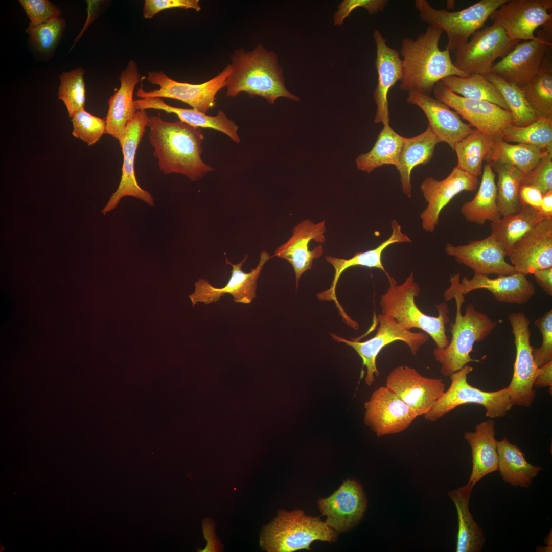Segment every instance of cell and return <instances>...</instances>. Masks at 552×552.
I'll use <instances>...</instances> for the list:
<instances>
[{"mask_svg":"<svg viewBox=\"0 0 552 552\" xmlns=\"http://www.w3.org/2000/svg\"><path fill=\"white\" fill-rule=\"evenodd\" d=\"M148 139L165 174L172 173L198 180L213 169L201 159L204 137L199 127L181 121L170 122L159 116L149 118Z\"/></svg>","mask_w":552,"mask_h":552,"instance_id":"cell-1","label":"cell"},{"mask_svg":"<svg viewBox=\"0 0 552 552\" xmlns=\"http://www.w3.org/2000/svg\"><path fill=\"white\" fill-rule=\"evenodd\" d=\"M443 32L441 28L429 26L416 40L402 39L400 52L403 57L400 89L430 95L435 85L445 77L469 76L456 67L448 50L439 48Z\"/></svg>","mask_w":552,"mask_h":552,"instance_id":"cell-2","label":"cell"},{"mask_svg":"<svg viewBox=\"0 0 552 552\" xmlns=\"http://www.w3.org/2000/svg\"><path fill=\"white\" fill-rule=\"evenodd\" d=\"M230 57L232 72L226 80V96L234 97L245 92L251 97H263L270 104L282 97L300 101L287 89L283 68L274 52L259 44L249 51L236 50Z\"/></svg>","mask_w":552,"mask_h":552,"instance_id":"cell-3","label":"cell"},{"mask_svg":"<svg viewBox=\"0 0 552 552\" xmlns=\"http://www.w3.org/2000/svg\"><path fill=\"white\" fill-rule=\"evenodd\" d=\"M444 297L446 301L455 300L456 316L455 321L450 324L451 341L444 348H435L433 354L435 360L441 365V374L449 377L470 362H480L470 356L473 345L487 337L497 323L477 310L472 304L466 307L463 315L461 308L465 296L450 286L445 290Z\"/></svg>","mask_w":552,"mask_h":552,"instance_id":"cell-4","label":"cell"},{"mask_svg":"<svg viewBox=\"0 0 552 552\" xmlns=\"http://www.w3.org/2000/svg\"><path fill=\"white\" fill-rule=\"evenodd\" d=\"M387 277L389 285L380 297L381 314L393 318L407 330H422L431 337L436 348L447 347L450 341L445 328L449 321L447 303L443 302L436 305L437 316L425 314L416 304L415 298L419 295L421 289L413 272L401 284H398L389 274Z\"/></svg>","mask_w":552,"mask_h":552,"instance_id":"cell-5","label":"cell"},{"mask_svg":"<svg viewBox=\"0 0 552 552\" xmlns=\"http://www.w3.org/2000/svg\"><path fill=\"white\" fill-rule=\"evenodd\" d=\"M335 530L318 517L308 516L303 511L280 510L277 516L263 529L260 545L269 552L310 550L315 540L335 542Z\"/></svg>","mask_w":552,"mask_h":552,"instance_id":"cell-6","label":"cell"},{"mask_svg":"<svg viewBox=\"0 0 552 552\" xmlns=\"http://www.w3.org/2000/svg\"><path fill=\"white\" fill-rule=\"evenodd\" d=\"M509 0H480L461 10L437 9L427 0H416L415 7L424 22L441 28L447 36L446 49L454 52L481 29L491 14Z\"/></svg>","mask_w":552,"mask_h":552,"instance_id":"cell-7","label":"cell"},{"mask_svg":"<svg viewBox=\"0 0 552 552\" xmlns=\"http://www.w3.org/2000/svg\"><path fill=\"white\" fill-rule=\"evenodd\" d=\"M472 371L473 367L467 364L449 376L451 382L449 388L424 415L426 420L436 421L457 407L469 403L482 406L486 416L491 418L507 414L513 406L507 387L494 392L473 387L467 381V376Z\"/></svg>","mask_w":552,"mask_h":552,"instance_id":"cell-8","label":"cell"},{"mask_svg":"<svg viewBox=\"0 0 552 552\" xmlns=\"http://www.w3.org/2000/svg\"><path fill=\"white\" fill-rule=\"evenodd\" d=\"M520 40L510 39L500 26L492 24L476 31L455 52L454 65L469 76L490 72L494 61L503 58Z\"/></svg>","mask_w":552,"mask_h":552,"instance_id":"cell-9","label":"cell"},{"mask_svg":"<svg viewBox=\"0 0 552 552\" xmlns=\"http://www.w3.org/2000/svg\"><path fill=\"white\" fill-rule=\"evenodd\" d=\"M377 320L379 326L376 334L363 342L354 339L350 340L336 334H331L334 340L351 347L361 357L363 366L366 369L365 381L368 386H371L374 382L375 376H379L376 358L384 347L396 341H403L408 347L411 353L416 356L421 347L429 339L426 333L414 332L407 330L389 316L379 314Z\"/></svg>","mask_w":552,"mask_h":552,"instance_id":"cell-10","label":"cell"},{"mask_svg":"<svg viewBox=\"0 0 552 552\" xmlns=\"http://www.w3.org/2000/svg\"><path fill=\"white\" fill-rule=\"evenodd\" d=\"M232 72L231 64L205 82L194 84L177 82L169 78L163 71H149L147 80L158 85V89L147 91L142 88L136 92L141 98H169L181 101L201 112L206 114L216 104L217 93L226 87V80Z\"/></svg>","mask_w":552,"mask_h":552,"instance_id":"cell-11","label":"cell"},{"mask_svg":"<svg viewBox=\"0 0 552 552\" xmlns=\"http://www.w3.org/2000/svg\"><path fill=\"white\" fill-rule=\"evenodd\" d=\"M514 336L516 357L512 380L507 387L513 405L529 407L536 396L534 382L539 367L532 354L530 342V321L521 312L508 316Z\"/></svg>","mask_w":552,"mask_h":552,"instance_id":"cell-12","label":"cell"},{"mask_svg":"<svg viewBox=\"0 0 552 552\" xmlns=\"http://www.w3.org/2000/svg\"><path fill=\"white\" fill-rule=\"evenodd\" d=\"M552 0H509L490 16L493 24L501 27L511 40L536 38L540 26L551 28Z\"/></svg>","mask_w":552,"mask_h":552,"instance_id":"cell-13","label":"cell"},{"mask_svg":"<svg viewBox=\"0 0 552 552\" xmlns=\"http://www.w3.org/2000/svg\"><path fill=\"white\" fill-rule=\"evenodd\" d=\"M435 99L453 108L470 125L494 138L501 137L504 129L513 124L509 111L484 100L467 98L448 89L440 81L433 89Z\"/></svg>","mask_w":552,"mask_h":552,"instance_id":"cell-14","label":"cell"},{"mask_svg":"<svg viewBox=\"0 0 552 552\" xmlns=\"http://www.w3.org/2000/svg\"><path fill=\"white\" fill-rule=\"evenodd\" d=\"M551 29L539 30L536 38L518 43L512 51L494 64L490 73L519 87L540 72L551 47Z\"/></svg>","mask_w":552,"mask_h":552,"instance_id":"cell-15","label":"cell"},{"mask_svg":"<svg viewBox=\"0 0 552 552\" xmlns=\"http://www.w3.org/2000/svg\"><path fill=\"white\" fill-rule=\"evenodd\" d=\"M149 118L146 110H137L127 124L123 139L119 142L124 158L121 180L117 190L101 211L104 215L114 209L121 199L127 196L135 197L149 205H154L151 193L139 185L134 166L135 154L148 126Z\"/></svg>","mask_w":552,"mask_h":552,"instance_id":"cell-16","label":"cell"},{"mask_svg":"<svg viewBox=\"0 0 552 552\" xmlns=\"http://www.w3.org/2000/svg\"><path fill=\"white\" fill-rule=\"evenodd\" d=\"M397 394L416 414L424 415L444 393L441 379L421 375L416 369L400 365L386 378V385Z\"/></svg>","mask_w":552,"mask_h":552,"instance_id":"cell-17","label":"cell"},{"mask_svg":"<svg viewBox=\"0 0 552 552\" xmlns=\"http://www.w3.org/2000/svg\"><path fill=\"white\" fill-rule=\"evenodd\" d=\"M364 423L378 437L400 433L418 417L394 392L386 386L372 393L364 403Z\"/></svg>","mask_w":552,"mask_h":552,"instance_id":"cell-18","label":"cell"},{"mask_svg":"<svg viewBox=\"0 0 552 552\" xmlns=\"http://www.w3.org/2000/svg\"><path fill=\"white\" fill-rule=\"evenodd\" d=\"M478 183L477 177L456 167L442 180L431 177L424 179L420 189L427 205L420 214L422 228L434 232L441 211L453 198L463 191H474Z\"/></svg>","mask_w":552,"mask_h":552,"instance_id":"cell-19","label":"cell"},{"mask_svg":"<svg viewBox=\"0 0 552 552\" xmlns=\"http://www.w3.org/2000/svg\"><path fill=\"white\" fill-rule=\"evenodd\" d=\"M272 257L273 256H270L267 252H262L258 266L248 273L242 270V265L248 258L247 255L237 264H232L226 258V263L232 267L231 275L226 284L223 287H215L206 280L199 279L195 283L194 292L189 296L193 306L198 302L206 304L217 302L226 293L233 296L235 303H250L256 297L257 281L262 269Z\"/></svg>","mask_w":552,"mask_h":552,"instance_id":"cell-20","label":"cell"},{"mask_svg":"<svg viewBox=\"0 0 552 552\" xmlns=\"http://www.w3.org/2000/svg\"><path fill=\"white\" fill-rule=\"evenodd\" d=\"M450 286L465 296L472 291L485 289L491 292L495 298L502 303L522 304L535 294V287L526 275L516 272L500 275L495 278L474 274L472 279L465 277L460 281V274L451 276Z\"/></svg>","mask_w":552,"mask_h":552,"instance_id":"cell-21","label":"cell"},{"mask_svg":"<svg viewBox=\"0 0 552 552\" xmlns=\"http://www.w3.org/2000/svg\"><path fill=\"white\" fill-rule=\"evenodd\" d=\"M446 253L459 263L471 268L474 274L510 275L517 272L505 260L506 253L492 236L467 244L454 246L448 243Z\"/></svg>","mask_w":552,"mask_h":552,"instance_id":"cell-22","label":"cell"},{"mask_svg":"<svg viewBox=\"0 0 552 552\" xmlns=\"http://www.w3.org/2000/svg\"><path fill=\"white\" fill-rule=\"evenodd\" d=\"M326 522L336 532H343L356 525L366 508V499L362 486L348 479L331 496L318 501Z\"/></svg>","mask_w":552,"mask_h":552,"instance_id":"cell-23","label":"cell"},{"mask_svg":"<svg viewBox=\"0 0 552 552\" xmlns=\"http://www.w3.org/2000/svg\"><path fill=\"white\" fill-rule=\"evenodd\" d=\"M518 273L525 275L552 267V218H545L514 246L508 256Z\"/></svg>","mask_w":552,"mask_h":552,"instance_id":"cell-24","label":"cell"},{"mask_svg":"<svg viewBox=\"0 0 552 552\" xmlns=\"http://www.w3.org/2000/svg\"><path fill=\"white\" fill-rule=\"evenodd\" d=\"M325 221L314 223L306 219L295 225L292 236L275 250L273 256L286 260L292 266L296 278V288L298 286L302 275L312 267L314 259L320 258L323 254V248L319 245L312 250L308 245L313 240L323 243L326 238Z\"/></svg>","mask_w":552,"mask_h":552,"instance_id":"cell-25","label":"cell"},{"mask_svg":"<svg viewBox=\"0 0 552 552\" xmlns=\"http://www.w3.org/2000/svg\"><path fill=\"white\" fill-rule=\"evenodd\" d=\"M406 101L422 109L427 118L428 127L439 142L448 144L452 150L456 143L473 130L470 125L464 123L456 112L430 95L409 92Z\"/></svg>","mask_w":552,"mask_h":552,"instance_id":"cell-26","label":"cell"},{"mask_svg":"<svg viewBox=\"0 0 552 552\" xmlns=\"http://www.w3.org/2000/svg\"><path fill=\"white\" fill-rule=\"evenodd\" d=\"M373 37L376 47L375 66L378 74L377 84L373 94L377 106L374 122L384 125L390 121L388 93L402 80L403 66L400 52L387 44L386 39L379 31L375 30Z\"/></svg>","mask_w":552,"mask_h":552,"instance_id":"cell-27","label":"cell"},{"mask_svg":"<svg viewBox=\"0 0 552 552\" xmlns=\"http://www.w3.org/2000/svg\"><path fill=\"white\" fill-rule=\"evenodd\" d=\"M137 64L130 60L119 78L120 86L108 100V110L105 118L106 133L121 142L128 123L133 118L135 109L133 94L140 80Z\"/></svg>","mask_w":552,"mask_h":552,"instance_id":"cell-28","label":"cell"},{"mask_svg":"<svg viewBox=\"0 0 552 552\" xmlns=\"http://www.w3.org/2000/svg\"><path fill=\"white\" fill-rule=\"evenodd\" d=\"M390 226L392 230L391 235L374 249L356 252L353 257L348 259L329 256L326 257L327 261L334 267L335 274L330 288L317 294V296L319 300H334L338 309H342L337 300L336 287L342 273L350 267L359 266L375 268L382 270L386 276L389 274L382 262V255L384 249L393 244L412 242L409 237L403 232L397 220H393Z\"/></svg>","mask_w":552,"mask_h":552,"instance_id":"cell-29","label":"cell"},{"mask_svg":"<svg viewBox=\"0 0 552 552\" xmlns=\"http://www.w3.org/2000/svg\"><path fill=\"white\" fill-rule=\"evenodd\" d=\"M494 425V421L489 419L477 425L475 432H466L464 435L471 449L472 469L468 482L473 486L498 470Z\"/></svg>","mask_w":552,"mask_h":552,"instance_id":"cell-30","label":"cell"},{"mask_svg":"<svg viewBox=\"0 0 552 552\" xmlns=\"http://www.w3.org/2000/svg\"><path fill=\"white\" fill-rule=\"evenodd\" d=\"M137 110L154 109L175 114L180 121L196 127L209 128L225 133L237 143L241 142L238 134V126L229 120L225 113L219 110L215 116H208L195 109L173 107L166 104L160 98H141L134 100Z\"/></svg>","mask_w":552,"mask_h":552,"instance_id":"cell-31","label":"cell"},{"mask_svg":"<svg viewBox=\"0 0 552 552\" xmlns=\"http://www.w3.org/2000/svg\"><path fill=\"white\" fill-rule=\"evenodd\" d=\"M438 143L439 140L428 127L418 135L403 137L396 168L399 172L402 191L408 198H411L412 194L411 173L413 168L430 160Z\"/></svg>","mask_w":552,"mask_h":552,"instance_id":"cell-32","label":"cell"},{"mask_svg":"<svg viewBox=\"0 0 552 552\" xmlns=\"http://www.w3.org/2000/svg\"><path fill=\"white\" fill-rule=\"evenodd\" d=\"M474 486L468 482L448 493L455 505L458 517L456 552H479L485 543L483 531L474 520L469 510V500Z\"/></svg>","mask_w":552,"mask_h":552,"instance_id":"cell-33","label":"cell"},{"mask_svg":"<svg viewBox=\"0 0 552 552\" xmlns=\"http://www.w3.org/2000/svg\"><path fill=\"white\" fill-rule=\"evenodd\" d=\"M496 199L495 175L491 163H488L484 166L477 193L471 200L463 203L461 213L467 221L478 225H483L487 221H496L502 217Z\"/></svg>","mask_w":552,"mask_h":552,"instance_id":"cell-34","label":"cell"},{"mask_svg":"<svg viewBox=\"0 0 552 552\" xmlns=\"http://www.w3.org/2000/svg\"><path fill=\"white\" fill-rule=\"evenodd\" d=\"M498 467L505 483L527 488L542 468L531 464L516 444L505 437L497 441Z\"/></svg>","mask_w":552,"mask_h":552,"instance_id":"cell-35","label":"cell"},{"mask_svg":"<svg viewBox=\"0 0 552 552\" xmlns=\"http://www.w3.org/2000/svg\"><path fill=\"white\" fill-rule=\"evenodd\" d=\"M545 218L540 210L522 205L519 212L491 222L490 235L501 245L508 256L515 244Z\"/></svg>","mask_w":552,"mask_h":552,"instance_id":"cell-36","label":"cell"},{"mask_svg":"<svg viewBox=\"0 0 552 552\" xmlns=\"http://www.w3.org/2000/svg\"><path fill=\"white\" fill-rule=\"evenodd\" d=\"M403 137L395 132L389 124L383 125L371 150L360 154L355 159L358 168L370 173L385 164H398Z\"/></svg>","mask_w":552,"mask_h":552,"instance_id":"cell-37","label":"cell"},{"mask_svg":"<svg viewBox=\"0 0 552 552\" xmlns=\"http://www.w3.org/2000/svg\"><path fill=\"white\" fill-rule=\"evenodd\" d=\"M547 152L531 145L511 144L499 137L495 139L485 160L488 163L511 165L525 176L532 171Z\"/></svg>","mask_w":552,"mask_h":552,"instance_id":"cell-38","label":"cell"},{"mask_svg":"<svg viewBox=\"0 0 552 552\" xmlns=\"http://www.w3.org/2000/svg\"><path fill=\"white\" fill-rule=\"evenodd\" d=\"M495 140L477 129H473L455 145L454 150L457 157L456 167L476 177L480 176L482 162L492 149Z\"/></svg>","mask_w":552,"mask_h":552,"instance_id":"cell-39","label":"cell"},{"mask_svg":"<svg viewBox=\"0 0 552 552\" xmlns=\"http://www.w3.org/2000/svg\"><path fill=\"white\" fill-rule=\"evenodd\" d=\"M440 82L450 90L462 97L488 101L510 111L499 91L483 75L474 74L465 78L450 76Z\"/></svg>","mask_w":552,"mask_h":552,"instance_id":"cell-40","label":"cell"},{"mask_svg":"<svg viewBox=\"0 0 552 552\" xmlns=\"http://www.w3.org/2000/svg\"><path fill=\"white\" fill-rule=\"evenodd\" d=\"M490 163L498 175L496 202L500 215L503 217L519 212L522 206L519 188L523 174L511 165Z\"/></svg>","mask_w":552,"mask_h":552,"instance_id":"cell-41","label":"cell"},{"mask_svg":"<svg viewBox=\"0 0 552 552\" xmlns=\"http://www.w3.org/2000/svg\"><path fill=\"white\" fill-rule=\"evenodd\" d=\"M520 88L538 118H552V66L549 60L545 59L539 73Z\"/></svg>","mask_w":552,"mask_h":552,"instance_id":"cell-42","label":"cell"},{"mask_svg":"<svg viewBox=\"0 0 552 552\" xmlns=\"http://www.w3.org/2000/svg\"><path fill=\"white\" fill-rule=\"evenodd\" d=\"M501 139L508 143L531 145L552 152V118H539L525 126L510 125L504 129Z\"/></svg>","mask_w":552,"mask_h":552,"instance_id":"cell-43","label":"cell"},{"mask_svg":"<svg viewBox=\"0 0 552 552\" xmlns=\"http://www.w3.org/2000/svg\"><path fill=\"white\" fill-rule=\"evenodd\" d=\"M483 75L496 86L503 97L513 117V125L525 126L539 118L520 87L505 81L494 74L489 72Z\"/></svg>","mask_w":552,"mask_h":552,"instance_id":"cell-44","label":"cell"},{"mask_svg":"<svg viewBox=\"0 0 552 552\" xmlns=\"http://www.w3.org/2000/svg\"><path fill=\"white\" fill-rule=\"evenodd\" d=\"M82 68L63 72L60 75L58 98L65 104L70 118L76 112L84 109L85 87Z\"/></svg>","mask_w":552,"mask_h":552,"instance_id":"cell-45","label":"cell"},{"mask_svg":"<svg viewBox=\"0 0 552 552\" xmlns=\"http://www.w3.org/2000/svg\"><path fill=\"white\" fill-rule=\"evenodd\" d=\"M64 27V20L58 17L36 26L29 25L26 31L35 47L41 52L47 53L55 47Z\"/></svg>","mask_w":552,"mask_h":552,"instance_id":"cell-46","label":"cell"},{"mask_svg":"<svg viewBox=\"0 0 552 552\" xmlns=\"http://www.w3.org/2000/svg\"><path fill=\"white\" fill-rule=\"evenodd\" d=\"M71 121L73 125L72 135L88 146L95 144L106 133L105 120L92 115L84 109L74 114Z\"/></svg>","mask_w":552,"mask_h":552,"instance_id":"cell-47","label":"cell"},{"mask_svg":"<svg viewBox=\"0 0 552 552\" xmlns=\"http://www.w3.org/2000/svg\"><path fill=\"white\" fill-rule=\"evenodd\" d=\"M534 324L542 337L541 346L532 350L534 361L540 367L552 361V310L545 313Z\"/></svg>","mask_w":552,"mask_h":552,"instance_id":"cell-48","label":"cell"},{"mask_svg":"<svg viewBox=\"0 0 552 552\" xmlns=\"http://www.w3.org/2000/svg\"><path fill=\"white\" fill-rule=\"evenodd\" d=\"M521 184L538 189L543 195L552 191V152H547L536 166L523 176Z\"/></svg>","mask_w":552,"mask_h":552,"instance_id":"cell-49","label":"cell"},{"mask_svg":"<svg viewBox=\"0 0 552 552\" xmlns=\"http://www.w3.org/2000/svg\"><path fill=\"white\" fill-rule=\"evenodd\" d=\"M30 20V25L36 26L52 18L59 17L61 11L48 0H19Z\"/></svg>","mask_w":552,"mask_h":552,"instance_id":"cell-50","label":"cell"},{"mask_svg":"<svg viewBox=\"0 0 552 552\" xmlns=\"http://www.w3.org/2000/svg\"><path fill=\"white\" fill-rule=\"evenodd\" d=\"M388 1L387 0H343L337 6L333 16L334 24L340 26L345 19L356 8L362 7L367 10L369 15H373L383 11Z\"/></svg>","mask_w":552,"mask_h":552,"instance_id":"cell-51","label":"cell"},{"mask_svg":"<svg viewBox=\"0 0 552 552\" xmlns=\"http://www.w3.org/2000/svg\"><path fill=\"white\" fill-rule=\"evenodd\" d=\"M173 8L201 10L198 0H146L143 7V16L150 19L165 9Z\"/></svg>","mask_w":552,"mask_h":552,"instance_id":"cell-52","label":"cell"},{"mask_svg":"<svg viewBox=\"0 0 552 552\" xmlns=\"http://www.w3.org/2000/svg\"><path fill=\"white\" fill-rule=\"evenodd\" d=\"M543 194L537 188L521 184L519 188V198L522 205H526L540 210Z\"/></svg>","mask_w":552,"mask_h":552,"instance_id":"cell-53","label":"cell"},{"mask_svg":"<svg viewBox=\"0 0 552 552\" xmlns=\"http://www.w3.org/2000/svg\"><path fill=\"white\" fill-rule=\"evenodd\" d=\"M552 386V361L539 367L536 376L534 387Z\"/></svg>","mask_w":552,"mask_h":552,"instance_id":"cell-54","label":"cell"},{"mask_svg":"<svg viewBox=\"0 0 552 552\" xmlns=\"http://www.w3.org/2000/svg\"><path fill=\"white\" fill-rule=\"evenodd\" d=\"M534 274L537 283L549 296L552 295V267L536 271Z\"/></svg>","mask_w":552,"mask_h":552,"instance_id":"cell-55","label":"cell"},{"mask_svg":"<svg viewBox=\"0 0 552 552\" xmlns=\"http://www.w3.org/2000/svg\"><path fill=\"white\" fill-rule=\"evenodd\" d=\"M540 211L545 218H552V191L543 195Z\"/></svg>","mask_w":552,"mask_h":552,"instance_id":"cell-56","label":"cell"}]
</instances>
